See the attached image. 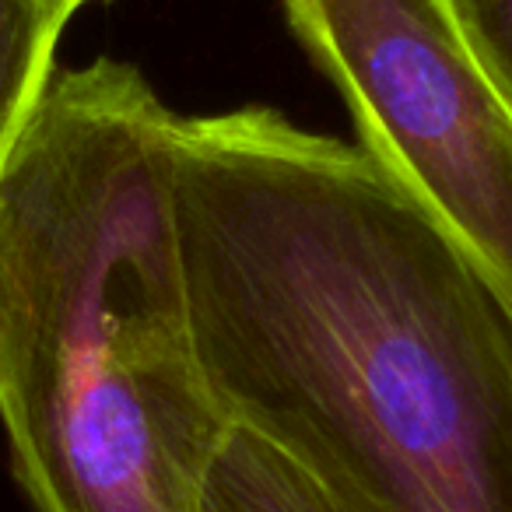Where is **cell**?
Here are the masks:
<instances>
[{
    "mask_svg": "<svg viewBox=\"0 0 512 512\" xmlns=\"http://www.w3.org/2000/svg\"><path fill=\"white\" fill-rule=\"evenodd\" d=\"M60 32L50 0H0V169L57 74Z\"/></svg>",
    "mask_w": 512,
    "mask_h": 512,
    "instance_id": "cell-5",
    "label": "cell"
},
{
    "mask_svg": "<svg viewBox=\"0 0 512 512\" xmlns=\"http://www.w3.org/2000/svg\"><path fill=\"white\" fill-rule=\"evenodd\" d=\"M379 158L512 313V106L449 0H281Z\"/></svg>",
    "mask_w": 512,
    "mask_h": 512,
    "instance_id": "cell-3",
    "label": "cell"
},
{
    "mask_svg": "<svg viewBox=\"0 0 512 512\" xmlns=\"http://www.w3.org/2000/svg\"><path fill=\"white\" fill-rule=\"evenodd\" d=\"M204 512H348L292 456L235 425L207 484Z\"/></svg>",
    "mask_w": 512,
    "mask_h": 512,
    "instance_id": "cell-4",
    "label": "cell"
},
{
    "mask_svg": "<svg viewBox=\"0 0 512 512\" xmlns=\"http://www.w3.org/2000/svg\"><path fill=\"white\" fill-rule=\"evenodd\" d=\"M176 109L57 67L0 169V432L32 512H204L235 425L193 327Z\"/></svg>",
    "mask_w": 512,
    "mask_h": 512,
    "instance_id": "cell-2",
    "label": "cell"
},
{
    "mask_svg": "<svg viewBox=\"0 0 512 512\" xmlns=\"http://www.w3.org/2000/svg\"><path fill=\"white\" fill-rule=\"evenodd\" d=\"M85 4H88V0H50L53 15H57L64 25L71 22V18H74V11H78V8H85Z\"/></svg>",
    "mask_w": 512,
    "mask_h": 512,
    "instance_id": "cell-7",
    "label": "cell"
},
{
    "mask_svg": "<svg viewBox=\"0 0 512 512\" xmlns=\"http://www.w3.org/2000/svg\"><path fill=\"white\" fill-rule=\"evenodd\" d=\"M470 50L512 106V0H449Z\"/></svg>",
    "mask_w": 512,
    "mask_h": 512,
    "instance_id": "cell-6",
    "label": "cell"
},
{
    "mask_svg": "<svg viewBox=\"0 0 512 512\" xmlns=\"http://www.w3.org/2000/svg\"><path fill=\"white\" fill-rule=\"evenodd\" d=\"M176 221L232 425L348 512H512V313L372 151L179 113Z\"/></svg>",
    "mask_w": 512,
    "mask_h": 512,
    "instance_id": "cell-1",
    "label": "cell"
}]
</instances>
